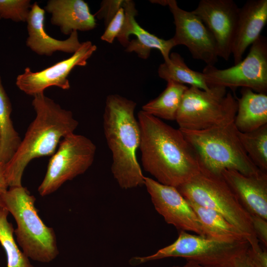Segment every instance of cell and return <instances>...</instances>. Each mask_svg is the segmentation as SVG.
<instances>
[{
    "label": "cell",
    "instance_id": "cell-17",
    "mask_svg": "<svg viewBox=\"0 0 267 267\" xmlns=\"http://www.w3.org/2000/svg\"><path fill=\"white\" fill-rule=\"evenodd\" d=\"M267 22V0H249L239 8L232 45L234 65L240 62L248 46L261 36Z\"/></svg>",
    "mask_w": 267,
    "mask_h": 267
},
{
    "label": "cell",
    "instance_id": "cell-32",
    "mask_svg": "<svg viewBox=\"0 0 267 267\" xmlns=\"http://www.w3.org/2000/svg\"><path fill=\"white\" fill-rule=\"evenodd\" d=\"M247 251V250H246ZM232 267H254L248 257L246 251L235 258Z\"/></svg>",
    "mask_w": 267,
    "mask_h": 267
},
{
    "label": "cell",
    "instance_id": "cell-30",
    "mask_svg": "<svg viewBox=\"0 0 267 267\" xmlns=\"http://www.w3.org/2000/svg\"><path fill=\"white\" fill-rule=\"evenodd\" d=\"M252 226L259 241L266 247L267 246V220L253 215H250Z\"/></svg>",
    "mask_w": 267,
    "mask_h": 267
},
{
    "label": "cell",
    "instance_id": "cell-8",
    "mask_svg": "<svg viewBox=\"0 0 267 267\" xmlns=\"http://www.w3.org/2000/svg\"><path fill=\"white\" fill-rule=\"evenodd\" d=\"M250 247L247 240L221 242L180 230L177 239L155 253L145 257H135L132 265L169 257H180L206 267H232L236 257Z\"/></svg>",
    "mask_w": 267,
    "mask_h": 267
},
{
    "label": "cell",
    "instance_id": "cell-5",
    "mask_svg": "<svg viewBox=\"0 0 267 267\" xmlns=\"http://www.w3.org/2000/svg\"><path fill=\"white\" fill-rule=\"evenodd\" d=\"M0 198L2 206L15 220L14 233L24 254L42 263L53 260L59 254L55 232L39 216L35 196L21 185L9 187Z\"/></svg>",
    "mask_w": 267,
    "mask_h": 267
},
{
    "label": "cell",
    "instance_id": "cell-6",
    "mask_svg": "<svg viewBox=\"0 0 267 267\" xmlns=\"http://www.w3.org/2000/svg\"><path fill=\"white\" fill-rule=\"evenodd\" d=\"M176 188L187 200L217 212L247 234L253 250L258 251L262 248L254 230L250 214L240 204L222 176L201 170Z\"/></svg>",
    "mask_w": 267,
    "mask_h": 267
},
{
    "label": "cell",
    "instance_id": "cell-10",
    "mask_svg": "<svg viewBox=\"0 0 267 267\" xmlns=\"http://www.w3.org/2000/svg\"><path fill=\"white\" fill-rule=\"evenodd\" d=\"M203 73L208 86L235 89L248 88L258 93H267V41L260 36L251 46L244 60L223 69L206 65Z\"/></svg>",
    "mask_w": 267,
    "mask_h": 267
},
{
    "label": "cell",
    "instance_id": "cell-16",
    "mask_svg": "<svg viewBox=\"0 0 267 267\" xmlns=\"http://www.w3.org/2000/svg\"><path fill=\"white\" fill-rule=\"evenodd\" d=\"M221 176L249 214L267 220V173L248 176L225 169Z\"/></svg>",
    "mask_w": 267,
    "mask_h": 267
},
{
    "label": "cell",
    "instance_id": "cell-13",
    "mask_svg": "<svg viewBox=\"0 0 267 267\" xmlns=\"http://www.w3.org/2000/svg\"><path fill=\"white\" fill-rule=\"evenodd\" d=\"M144 185L155 210L167 223L180 231H191L205 237L196 215L176 187L148 177L144 178Z\"/></svg>",
    "mask_w": 267,
    "mask_h": 267
},
{
    "label": "cell",
    "instance_id": "cell-20",
    "mask_svg": "<svg viewBox=\"0 0 267 267\" xmlns=\"http://www.w3.org/2000/svg\"><path fill=\"white\" fill-rule=\"evenodd\" d=\"M241 96L236 98L237 110L234 123L242 133L256 130L267 124V94L242 88Z\"/></svg>",
    "mask_w": 267,
    "mask_h": 267
},
{
    "label": "cell",
    "instance_id": "cell-22",
    "mask_svg": "<svg viewBox=\"0 0 267 267\" xmlns=\"http://www.w3.org/2000/svg\"><path fill=\"white\" fill-rule=\"evenodd\" d=\"M12 106L0 76V162L5 165L12 157L21 141L11 119Z\"/></svg>",
    "mask_w": 267,
    "mask_h": 267
},
{
    "label": "cell",
    "instance_id": "cell-24",
    "mask_svg": "<svg viewBox=\"0 0 267 267\" xmlns=\"http://www.w3.org/2000/svg\"><path fill=\"white\" fill-rule=\"evenodd\" d=\"M159 77L167 82H174L180 84H187L203 90H208L202 72L195 71L188 67L183 58L177 52L170 54L169 59L161 64L158 68Z\"/></svg>",
    "mask_w": 267,
    "mask_h": 267
},
{
    "label": "cell",
    "instance_id": "cell-34",
    "mask_svg": "<svg viewBox=\"0 0 267 267\" xmlns=\"http://www.w3.org/2000/svg\"><path fill=\"white\" fill-rule=\"evenodd\" d=\"M172 267H206L202 266L195 262L191 261H187V262L182 266H175Z\"/></svg>",
    "mask_w": 267,
    "mask_h": 267
},
{
    "label": "cell",
    "instance_id": "cell-21",
    "mask_svg": "<svg viewBox=\"0 0 267 267\" xmlns=\"http://www.w3.org/2000/svg\"><path fill=\"white\" fill-rule=\"evenodd\" d=\"M187 200L199 219L206 237L224 242L243 240L249 242V238L247 234L220 214Z\"/></svg>",
    "mask_w": 267,
    "mask_h": 267
},
{
    "label": "cell",
    "instance_id": "cell-28",
    "mask_svg": "<svg viewBox=\"0 0 267 267\" xmlns=\"http://www.w3.org/2000/svg\"><path fill=\"white\" fill-rule=\"evenodd\" d=\"M125 17V10L124 8L122 7L106 26L105 30L100 37L101 40L109 44H112L122 30Z\"/></svg>",
    "mask_w": 267,
    "mask_h": 267
},
{
    "label": "cell",
    "instance_id": "cell-33",
    "mask_svg": "<svg viewBox=\"0 0 267 267\" xmlns=\"http://www.w3.org/2000/svg\"><path fill=\"white\" fill-rule=\"evenodd\" d=\"M4 165L0 162V195L9 188L5 175Z\"/></svg>",
    "mask_w": 267,
    "mask_h": 267
},
{
    "label": "cell",
    "instance_id": "cell-18",
    "mask_svg": "<svg viewBox=\"0 0 267 267\" xmlns=\"http://www.w3.org/2000/svg\"><path fill=\"white\" fill-rule=\"evenodd\" d=\"M45 10L38 2L32 4L26 22L28 37L26 45L40 55L51 56L54 52L74 53L81 46L77 31H73L65 40L50 37L44 29Z\"/></svg>",
    "mask_w": 267,
    "mask_h": 267
},
{
    "label": "cell",
    "instance_id": "cell-11",
    "mask_svg": "<svg viewBox=\"0 0 267 267\" xmlns=\"http://www.w3.org/2000/svg\"><path fill=\"white\" fill-rule=\"evenodd\" d=\"M151 2L168 6L175 25V34L172 39L176 46H186L195 59L207 65L214 66L218 60L216 42L202 20L192 11L180 8L175 0H150Z\"/></svg>",
    "mask_w": 267,
    "mask_h": 267
},
{
    "label": "cell",
    "instance_id": "cell-29",
    "mask_svg": "<svg viewBox=\"0 0 267 267\" xmlns=\"http://www.w3.org/2000/svg\"><path fill=\"white\" fill-rule=\"evenodd\" d=\"M123 3L124 0H102L100 8L94 15L99 19H103L106 26L119 10L123 7Z\"/></svg>",
    "mask_w": 267,
    "mask_h": 267
},
{
    "label": "cell",
    "instance_id": "cell-35",
    "mask_svg": "<svg viewBox=\"0 0 267 267\" xmlns=\"http://www.w3.org/2000/svg\"><path fill=\"white\" fill-rule=\"evenodd\" d=\"M2 205H1V200H0V206H1Z\"/></svg>",
    "mask_w": 267,
    "mask_h": 267
},
{
    "label": "cell",
    "instance_id": "cell-31",
    "mask_svg": "<svg viewBox=\"0 0 267 267\" xmlns=\"http://www.w3.org/2000/svg\"><path fill=\"white\" fill-rule=\"evenodd\" d=\"M246 254L254 267H267V251L266 249H262L261 248L258 251H254L250 247L247 250Z\"/></svg>",
    "mask_w": 267,
    "mask_h": 267
},
{
    "label": "cell",
    "instance_id": "cell-2",
    "mask_svg": "<svg viewBox=\"0 0 267 267\" xmlns=\"http://www.w3.org/2000/svg\"><path fill=\"white\" fill-rule=\"evenodd\" d=\"M36 117L15 153L4 165L9 187L22 185L25 169L33 159L52 155L61 139L74 133L79 123L66 110L44 93L34 96Z\"/></svg>",
    "mask_w": 267,
    "mask_h": 267
},
{
    "label": "cell",
    "instance_id": "cell-9",
    "mask_svg": "<svg viewBox=\"0 0 267 267\" xmlns=\"http://www.w3.org/2000/svg\"><path fill=\"white\" fill-rule=\"evenodd\" d=\"M96 149L92 141L84 135L72 133L63 137L38 187L40 195L51 194L67 181L86 172L94 161Z\"/></svg>",
    "mask_w": 267,
    "mask_h": 267
},
{
    "label": "cell",
    "instance_id": "cell-15",
    "mask_svg": "<svg viewBox=\"0 0 267 267\" xmlns=\"http://www.w3.org/2000/svg\"><path fill=\"white\" fill-rule=\"evenodd\" d=\"M125 20L122 30L117 37L128 52H135L143 59H147L152 49L158 50L164 62L169 59L171 49L176 46L173 39H161L143 29L135 20L137 11L134 1L124 0Z\"/></svg>",
    "mask_w": 267,
    "mask_h": 267
},
{
    "label": "cell",
    "instance_id": "cell-27",
    "mask_svg": "<svg viewBox=\"0 0 267 267\" xmlns=\"http://www.w3.org/2000/svg\"><path fill=\"white\" fill-rule=\"evenodd\" d=\"M32 4L29 0H0V17L26 22Z\"/></svg>",
    "mask_w": 267,
    "mask_h": 267
},
{
    "label": "cell",
    "instance_id": "cell-14",
    "mask_svg": "<svg viewBox=\"0 0 267 267\" xmlns=\"http://www.w3.org/2000/svg\"><path fill=\"white\" fill-rule=\"evenodd\" d=\"M239 11L233 0H201L191 11L210 32L216 42L219 57L225 61L231 55Z\"/></svg>",
    "mask_w": 267,
    "mask_h": 267
},
{
    "label": "cell",
    "instance_id": "cell-1",
    "mask_svg": "<svg viewBox=\"0 0 267 267\" xmlns=\"http://www.w3.org/2000/svg\"><path fill=\"white\" fill-rule=\"evenodd\" d=\"M137 121L142 166L156 181L177 187L201 171L194 150L179 129L142 110Z\"/></svg>",
    "mask_w": 267,
    "mask_h": 267
},
{
    "label": "cell",
    "instance_id": "cell-4",
    "mask_svg": "<svg viewBox=\"0 0 267 267\" xmlns=\"http://www.w3.org/2000/svg\"><path fill=\"white\" fill-rule=\"evenodd\" d=\"M234 121L201 131L179 129L194 150L201 170L219 177L225 169L248 176L262 172L243 148Z\"/></svg>",
    "mask_w": 267,
    "mask_h": 267
},
{
    "label": "cell",
    "instance_id": "cell-12",
    "mask_svg": "<svg viewBox=\"0 0 267 267\" xmlns=\"http://www.w3.org/2000/svg\"><path fill=\"white\" fill-rule=\"evenodd\" d=\"M96 46L90 41L82 43L80 48L68 58L38 72H33L26 67L24 72L19 75L16 85L27 94L35 96L44 93L48 87L55 86L62 89L70 88L68 77L76 66H85L87 60L96 51Z\"/></svg>",
    "mask_w": 267,
    "mask_h": 267
},
{
    "label": "cell",
    "instance_id": "cell-3",
    "mask_svg": "<svg viewBox=\"0 0 267 267\" xmlns=\"http://www.w3.org/2000/svg\"><path fill=\"white\" fill-rule=\"evenodd\" d=\"M136 106L134 101L111 94L106 98L103 116L104 134L112 153L111 172L125 189L144 185L145 177L136 155L140 141Z\"/></svg>",
    "mask_w": 267,
    "mask_h": 267
},
{
    "label": "cell",
    "instance_id": "cell-23",
    "mask_svg": "<svg viewBox=\"0 0 267 267\" xmlns=\"http://www.w3.org/2000/svg\"><path fill=\"white\" fill-rule=\"evenodd\" d=\"M188 87L172 81L156 98L143 105L141 110L160 119L173 121Z\"/></svg>",
    "mask_w": 267,
    "mask_h": 267
},
{
    "label": "cell",
    "instance_id": "cell-7",
    "mask_svg": "<svg viewBox=\"0 0 267 267\" xmlns=\"http://www.w3.org/2000/svg\"><path fill=\"white\" fill-rule=\"evenodd\" d=\"M237 102L223 87L205 90L190 87L185 90L176 121L180 130L201 131L234 120Z\"/></svg>",
    "mask_w": 267,
    "mask_h": 267
},
{
    "label": "cell",
    "instance_id": "cell-36",
    "mask_svg": "<svg viewBox=\"0 0 267 267\" xmlns=\"http://www.w3.org/2000/svg\"><path fill=\"white\" fill-rule=\"evenodd\" d=\"M1 18L0 17V20L1 19Z\"/></svg>",
    "mask_w": 267,
    "mask_h": 267
},
{
    "label": "cell",
    "instance_id": "cell-26",
    "mask_svg": "<svg viewBox=\"0 0 267 267\" xmlns=\"http://www.w3.org/2000/svg\"><path fill=\"white\" fill-rule=\"evenodd\" d=\"M9 212L0 206V243L7 258V267H34L21 251L13 237L14 228L7 220Z\"/></svg>",
    "mask_w": 267,
    "mask_h": 267
},
{
    "label": "cell",
    "instance_id": "cell-25",
    "mask_svg": "<svg viewBox=\"0 0 267 267\" xmlns=\"http://www.w3.org/2000/svg\"><path fill=\"white\" fill-rule=\"evenodd\" d=\"M237 134L252 162L260 171L267 173V124L250 132L237 130Z\"/></svg>",
    "mask_w": 267,
    "mask_h": 267
},
{
    "label": "cell",
    "instance_id": "cell-19",
    "mask_svg": "<svg viewBox=\"0 0 267 267\" xmlns=\"http://www.w3.org/2000/svg\"><path fill=\"white\" fill-rule=\"evenodd\" d=\"M44 10L51 13V24L66 35L73 31H90L97 25L94 15L83 0H49Z\"/></svg>",
    "mask_w": 267,
    "mask_h": 267
}]
</instances>
